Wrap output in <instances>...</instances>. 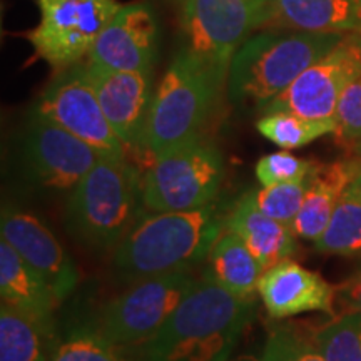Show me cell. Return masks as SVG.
<instances>
[{"instance_id": "6da1fadb", "label": "cell", "mask_w": 361, "mask_h": 361, "mask_svg": "<svg viewBox=\"0 0 361 361\" xmlns=\"http://www.w3.org/2000/svg\"><path fill=\"white\" fill-rule=\"evenodd\" d=\"M255 298H243L202 276L159 331L137 348L141 361H228L255 318Z\"/></svg>"}, {"instance_id": "7a4b0ae2", "label": "cell", "mask_w": 361, "mask_h": 361, "mask_svg": "<svg viewBox=\"0 0 361 361\" xmlns=\"http://www.w3.org/2000/svg\"><path fill=\"white\" fill-rule=\"evenodd\" d=\"M224 228L213 204L152 213L137 219L117 245L114 264L130 279L188 271L207 259Z\"/></svg>"}, {"instance_id": "3957f363", "label": "cell", "mask_w": 361, "mask_h": 361, "mask_svg": "<svg viewBox=\"0 0 361 361\" xmlns=\"http://www.w3.org/2000/svg\"><path fill=\"white\" fill-rule=\"evenodd\" d=\"M345 34L266 32L251 35L234 54L228 74L233 104L263 111L303 72L336 47Z\"/></svg>"}, {"instance_id": "277c9868", "label": "cell", "mask_w": 361, "mask_h": 361, "mask_svg": "<svg viewBox=\"0 0 361 361\" xmlns=\"http://www.w3.org/2000/svg\"><path fill=\"white\" fill-rule=\"evenodd\" d=\"M142 179L128 159L101 157L71 191L66 207L69 231L97 251L117 247L137 223Z\"/></svg>"}, {"instance_id": "5b68a950", "label": "cell", "mask_w": 361, "mask_h": 361, "mask_svg": "<svg viewBox=\"0 0 361 361\" xmlns=\"http://www.w3.org/2000/svg\"><path fill=\"white\" fill-rule=\"evenodd\" d=\"M224 82L180 49L152 96L142 149L152 157L202 135Z\"/></svg>"}, {"instance_id": "8992f818", "label": "cell", "mask_w": 361, "mask_h": 361, "mask_svg": "<svg viewBox=\"0 0 361 361\" xmlns=\"http://www.w3.org/2000/svg\"><path fill=\"white\" fill-rule=\"evenodd\" d=\"M223 178L218 147L197 135L152 157L142 176V206L151 213L197 209L213 202Z\"/></svg>"}, {"instance_id": "52a82bcc", "label": "cell", "mask_w": 361, "mask_h": 361, "mask_svg": "<svg viewBox=\"0 0 361 361\" xmlns=\"http://www.w3.org/2000/svg\"><path fill=\"white\" fill-rule=\"evenodd\" d=\"M180 6L183 49L228 84L234 54L269 24V0H183Z\"/></svg>"}, {"instance_id": "ba28073f", "label": "cell", "mask_w": 361, "mask_h": 361, "mask_svg": "<svg viewBox=\"0 0 361 361\" xmlns=\"http://www.w3.org/2000/svg\"><path fill=\"white\" fill-rule=\"evenodd\" d=\"M194 283L188 271L137 279L104 306L92 324L114 345L141 348L164 326Z\"/></svg>"}, {"instance_id": "9c48e42d", "label": "cell", "mask_w": 361, "mask_h": 361, "mask_svg": "<svg viewBox=\"0 0 361 361\" xmlns=\"http://www.w3.org/2000/svg\"><path fill=\"white\" fill-rule=\"evenodd\" d=\"M40 20L25 34L35 56L56 71L80 64L112 20L117 0H35Z\"/></svg>"}, {"instance_id": "30bf717a", "label": "cell", "mask_w": 361, "mask_h": 361, "mask_svg": "<svg viewBox=\"0 0 361 361\" xmlns=\"http://www.w3.org/2000/svg\"><path fill=\"white\" fill-rule=\"evenodd\" d=\"M32 111L78 135L102 157L126 159L128 149L104 114L85 64L59 71L39 96Z\"/></svg>"}, {"instance_id": "8fae6325", "label": "cell", "mask_w": 361, "mask_h": 361, "mask_svg": "<svg viewBox=\"0 0 361 361\" xmlns=\"http://www.w3.org/2000/svg\"><path fill=\"white\" fill-rule=\"evenodd\" d=\"M101 157L78 135L35 111L22 129L20 166L37 186L72 191Z\"/></svg>"}, {"instance_id": "7c38bea8", "label": "cell", "mask_w": 361, "mask_h": 361, "mask_svg": "<svg viewBox=\"0 0 361 361\" xmlns=\"http://www.w3.org/2000/svg\"><path fill=\"white\" fill-rule=\"evenodd\" d=\"M358 75H361V45L358 37L350 32L261 112H291L313 121L335 119L343 90Z\"/></svg>"}, {"instance_id": "4fadbf2b", "label": "cell", "mask_w": 361, "mask_h": 361, "mask_svg": "<svg viewBox=\"0 0 361 361\" xmlns=\"http://www.w3.org/2000/svg\"><path fill=\"white\" fill-rule=\"evenodd\" d=\"M0 236L45 279L59 303L75 290L79 283L78 266L57 238L34 214L4 206Z\"/></svg>"}, {"instance_id": "5bb4252c", "label": "cell", "mask_w": 361, "mask_h": 361, "mask_svg": "<svg viewBox=\"0 0 361 361\" xmlns=\"http://www.w3.org/2000/svg\"><path fill=\"white\" fill-rule=\"evenodd\" d=\"M159 27L149 4L121 6L99 35L89 62L114 71L149 72L157 54Z\"/></svg>"}, {"instance_id": "9a60e30c", "label": "cell", "mask_w": 361, "mask_h": 361, "mask_svg": "<svg viewBox=\"0 0 361 361\" xmlns=\"http://www.w3.org/2000/svg\"><path fill=\"white\" fill-rule=\"evenodd\" d=\"M87 75L107 121L126 149H142L151 109V74L126 72L87 62Z\"/></svg>"}, {"instance_id": "2e32d148", "label": "cell", "mask_w": 361, "mask_h": 361, "mask_svg": "<svg viewBox=\"0 0 361 361\" xmlns=\"http://www.w3.org/2000/svg\"><path fill=\"white\" fill-rule=\"evenodd\" d=\"M258 293L268 314L274 319L310 311L333 313L336 300V288L293 259H284L266 269Z\"/></svg>"}, {"instance_id": "e0dca14e", "label": "cell", "mask_w": 361, "mask_h": 361, "mask_svg": "<svg viewBox=\"0 0 361 361\" xmlns=\"http://www.w3.org/2000/svg\"><path fill=\"white\" fill-rule=\"evenodd\" d=\"M0 296L4 305L29 316L51 336H57L54 311L61 303L45 279L4 239H0Z\"/></svg>"}, {"instance_id": "ac0fdd59", "label": "cell", "mask_w": 361, "mask_h": 361, "mask_svg": "<svg viewBox=\"0 0 361 361\" xmlns=\"http://www.w3.org/2000/svg\"><path fill=\"white\" fill-rule=\"evenodd\" d=\"M226 219V229L241 238L264 271L291 259L296 252V234L291 226L266 216L255 202V192L247 191L236 201Z\"/></svg>"}, {"instance_id": "d6986e66", "label": "cell", "mask_w": 361, "mask_h": 361, "mask_svg": "<svg viewBox=\"0 0 361 361\" xmlns=\"http://www.w3.org/2000/svg\"><path fill=\"white\" fill-rule=\"evenodd\" d=\"M360 166L358 157L353 161L333 162L329 166H314L310 174L303 206L293 223V231L296 236L313 241L322 236L343 192L358 174Z\"/></svg>"}, {"instance_id": "ffe728a7", "label": "cell", "mask_w": 361, "mask_h": 361, "mask_svg": "<svg viewBox=\"0 0 361 361\" xmlns=\"http://www.w3.org/2000/svg\"><path fill=\"white\" fill-rule=\"evenodd\" d=\"M361 0H269V24L306 32H353Z\"/></svg>"}, {"instance_id": "44dd1931", "label": "cell", "mask_w": 361, "mask_h": 361, "mask_svg": "<svg viewBox=\"0 0 361 361\" xmlns=\"http://www.w3.org/2000/svg\"><path fill=\"white\" fill-rule=\"evenodd\" d=\"M263 273V264L256 259L241 238L224 228L207 256L204 276L234 295L255 298Z\"/></svg>"}, {"instance_id": "7402d4cb", "label": "cell", "mask_w": 361, "mask_h": 361, "mask_svg": "<svg viewBox=\"0 0 361 361\" xmlns=\"http://www.w3.org/2000/svg\"><path fill=\"white\" fill-rule=\"evenodd\" d=\"M56 341L29 316L0 306V361H51Z\"/></svg>"}, {"instance_id": "603a6c76", "label": "cell", "mask_w": 361, "mask_h": 361, "mask_svg": "<svg viewBox=\"0 0 361 361\" xmlns=\"http://www.w3.org/2000/svg\"><path fill=\"white\" fill-rule=\"evenodd\" d=\"M51 361H141V356L137 348L114 345L89 322L57 338Z\"/></svg>"}, {"instance_id": "cb8c5ba5", "label": "cell", "mask_w": 361, "mask_h": 361, "mask_svg": "<svg viewBox=\"0 0 361 361\" xmlns=\"http://www.w3.org/2000/svg\"><path fill=\"white\" fill-rule=\"evenodd\" d=\"M314 246L328 255L361 258V197L348 188L338 201L323 234L314 241Z\"/></svg>"}, {"instance_id": "d4e9b609", "label": "cell", "mask_w": 361, "mask_h": 361, "mask_svg": "<svg viewBox=\"0 0 361 361\" xmlns=\"http://www.w3.org/2000/svg\"><path fill=\"white\" fill-rule=\"evenodd\" d=\"M256 129L263 137L268 139L284 151L300 149L316 141L326 134H335V119L313 121L291 112H271L264 114L256 123Z\"/></svg>"}, {"instance_id": "484cf974", "label": "cell", "mask_w": 361, "mask_h": 361, "mask_svg": "<svg viewBox=\"0 0 361 361\" xmlns=\"http://www.w3.org/2000/svg\"><path fill=\"white\" fill-rule=\"evenodd\" d=\"M313 338L326 361H361V311L336 316L313 329Z\"/></svg>"}, {"instance_id": "4316f807", "label": "cell", "mask_w": 361, "mask_h": 361, "mask_svg": "<svg viewBox=\"0 0 361 361\" xmlns=\"http://www.w3.org/2000/svg\"><path fill=\"white\" fill-rule=\"evenodd\" d=\"M263 361H326L316 346L313 331L306 333L295 324L274 326L261 355Z\"/></svg>"}, {"instance_id": "83f0119b", "label": "cell", "mask_w": 361, "mask_h": 361, "mask_svg": "<svg viewBox=\"0 0 361 361\" xmlns=\"http://www.w3.org/2000/svg\"><path fill=\"white\" fill-rule=\"evenodd\" d=\"M310 176L298 183L276 184V186H263L255 192V202L266 216L288 224L293 228L298 213L303 206L306 191H308Z\"/></svg>"}, {"instance_id": "f1b7e54d", "label": "cell", "mask_w": 361, "mask_h": 361, "mask_svg": "<svg viewBox=\"0 0 361 361\" xmlns=\"http://www.w3.org/2000/svg\"><path fill=\"white\" fill-rule=\"evenodd\" d=\"M336 141L356 151L361 146V75L346 85L335 111Z\"/></svg>"}, {"instance_id": "f546056e", "label": "cell", "mask_w": 361, "mask_h": 361, "mask_svg": "<svg viewBox=\"0 0 361 361\" xmlns=\"http://www.w3.org/2000/svg\"><path fill=\"white\" fill-rule=\"evenodd\" d=\"M313 162L293 156L291 152L281 151L261 157L256 164V178L261 186H276V184L298 183L305 180L314 169Z\"/></svg>"}, {"instance_id": "4dcf8cb0", "label": "cell", "mask_w": 361, "mask_h": 361, "mask_svg": "<svg viewBox=\"0 0 361 361\" xmlns=\"http://www.w3.org/2000/svg\"><path fill=\"white\" fill-rule=\"evenodd\" d=\"M341 301L351 311H361V269L351 276L343 286L338 290Z\"/></svg>"}, {"instance_id": "1f68e13d", "label": "cell", "mask_w": 361, "mask_h": 361, "mask_svg": "<svg viewBox=\"0 0 361 361\" xmlns=\"http://www.w3.org/2000/svg\"><path fill=\"white\" fill-rule=\"evenodd\" d=\"M360 159V162H361V157H358ZM348 189L351 192H355L356 196H360L361 197V166H360V171H358V174L355 176V179L351 180V184L348 186Z\"/></svg>"}, {"instance_id": "d6a6232c", "label": "cell", "mask_w": 361, "mask_h": 361, "mask_svg": "<svg viewBox=\"0 0 361 361\" xmlns=\"http://www.w3.org/2000/svg\"><path fill=\"white\" fill-rule=\"evenodd\" d=\"M228 361H263V360L256 358V356H251V355H243V356H238V358H229Z\"/></svg>"}, {"instance_id": "836d02e7", "label": "cell", "mask_w": 361, "mask_h": 361, "mask_svg": "<svg viewBox=\"0 0 361 361\" xmlns=\"http://www.w3.org/2000/svg\"><path fill=\"white\" fill-rule=\"evenodd\" d=\"M353 32L355 34H361V12H360V16H358V22H356V27H355Z\"/></svg>"}, {"instance_id": "e575fe53", "label": "cell", "mask_w": 361, "mask_h": 361, "mask_svg": "<svg viewBox=\"0 0 361 361\" xmlns=\"http://www.w3.org/2000/svg\"><path fill=\"white\" fill-rule=\"evenodd\" d=\"M355 154H356V157H361V146H360L358 149H356V151H355Z\"/></svg>"}, {"instance_id": "d590c367", "label": "cell", "mask_w": 361, "mask_h": 361, "mask_svg": "<svg viewBox=\"0 0 361 361\" xmlns=\"http://www.w3.org/2000/svg\"><path fill=\"white\" fill-rule=\"evenodd\" d=\"M355 34V32H353ZM356 37H358V42H360V45H361V34H355Z\"/></svg>"}, {"instance_id": "8d00e7d4", "label": "cell", "mask_w": 361, "mask_h": 361, "mask_svg": "<svg viewBox=\"0 0 361 361\" xmlns=\"http://www.w3.org/2000/svg\"><path fill=\"white\" fill-rule=\"evenodd\" d=\"M178 2H180V4H183V0H178Z\"/></svg>"}]
</instances>
